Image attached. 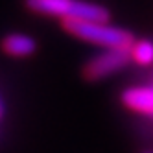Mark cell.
I'll use <instances>...</instances> for the list:
<instances>
[{"mask_svg": "<svg viewBox=\"0 0 153 153\" xmlns=\"http://www.w3.org/2000/svg\"><path fill=\"white\" fill-rule=\"evenodd\" d=\"M63 28L87 42L102 48H131L137 41L133 33L124 28L109 24V20H61Z\"/></svg>", "mask_w": 153, "mask_h": 153, "instance_id": "6da1fadb", "label": "cell"}, {"mask_svg": "<svg viewBox=\"0 0 153 153\" xmlns=\"http://www.w3.org/2000/svg\"><path fill=\"white\" fill-rule=\"evenodd\" d=\"M28 9L61 20H109V9L85 0H26Z\"/></svg>", "mask_w": 153, "mask_h": 153, "instance_id": "7a4b0ae2", "label": "cell"}, {"mask_svg": "<svg viewBox=\"0 0 153 153\" xmlns=\"http://www.w3.org/2000/svg\"><path fill=\"white\" fill-rule=\"evenodd\" d=\"M131 63L129 48H103V52L96 53L83 67V76L89 81H98L107 76H113L118 70L126 68Z\"/></svg>", "mask_w": 153, "mask_h": 153, "instance_id": "3957f363", "label": "cell"}, {"mask_svg": "<svg viewBox=\"0 0 153 153\" xmlns=\"http://www.w3.org/2000/svg\"><path fill=\"white\" fill-rule=\"evenodd\" d=\"M122 103L133 113L153 116V87L149 85L129 87L122 92Z\"/></svg>", "mask_w": 153, "mask_h": 153, "instance_id": "277c9868", "label": "cell"}, {"mask_svg": "<svg viewBox=\"0 0 153 153\" xmlns=\"http://www.w3.org/2000/svg\"><path fill=\"white\" fill-rule=\"evenodd\" d=\"M2 50L13 57H28L37 50V42L26 33H9L2 39Z\"/></svg>", "mask_w": 153, "mask_h": 153, "instance_id": "5b68a950", "label": "cell"}, {"mask_svg": "<svg viewBox=\"0 0 153 153\" xmlns=\"http://www.w3.org/2000/svg\"><path fill=\"white\" fill-rule=\"evenodd\" d=\"M131 52V63H137L140 67L153 65V41L149 39H138L129 48Z\"/></svg>", "mask_w": 153, "mask_h": 153, "instance_id": "8992f818", "label": "cell"}, {"mask_svg": "<svg viewBox=\"0 0 153 153\" xmlns=\"http://www.w3.org/2000/svg\"><path fill=\"white\" fill-rule=\"evenodd\" d=\"M0 116H2V105H0Z\"/></svg>", "mask_w": 153, "mask_h": 153, "instance_id": "52a82bcc", "label": "cell"}, {"mask_svg": "<svg viewBox=\"0 0 153 153\" xmlns=\"http://www.w3.org/2000/svg\"><path fill=\"white\" fill-rule=\"evenodd\" d=\"M146 153H153V151H146Z\"/></svg>", "mask_w": 153, "mask_h": 153, "instance_id": "ba28073f", "label": "cell"}]
</instances>
